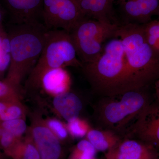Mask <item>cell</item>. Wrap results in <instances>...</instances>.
Here are the masks:
<instances>
[{
    "label": "cell",
    "instance_id": "6da1fadb",
    "mask_svg": "<svg viewBox=\"0 0 159 159\" xmlns=\"http://www.w3.org/2000/svg\"><path fill=\"white\" fill-rule=\"evenodd\" d=\"M116 37L122 41L125 72L122 93L148 87L159 78V55L145 38L142 25H119Z\"/></svg>",
    "mask_w": 159,
    "mask_h": 159
},
{
    "label": "cell",
    "instance_id": "7a4b0ae2",
    "mask_svg": "<svg viewBox=\"0 0 159 159\" xmlns=\"http://www.w3.org/2000/svg\"><path fill=\"white\" fill-rule=\"evenodd\" d=\"M125 63L122 41L115 37L106 43L97 59L81 67L94 91L104 97H113L121 94Z\"/></svg>",
    "mask_w": 159,
    "mask_h": 159
},
{
    "label": "cell",
    "instance_id": "3957f363",
    "mask_svg": "<svg viewBox=\"0 0 159 159\" xmlns=\"http://www.w3.org/2000/svg\"><path fill=\"white\" fill-rule=\"evenodd\" d=\"M48 30L41 22L19 24L9 40L11 66L6 80L19 89L38 60Z\"/></svg>",
    "mask_w": 159,
    "mask_h": 159
},
{
    "label": "cell",
    "instance_id": "277c9868",
    "mask_svg": "<svg viewBox=\"0 0 159 159\" xmlns=\"http://www.w3.org/2000/svg\"><path fill=\"white\" fill-rule=\"evenodd\" d=\"M148 87L104 97L96 109L99 124L116 133L123 130L155 100L147 90Z\"/></svg>",
    "mask_w": 159,
    "mask_h": 159
},
{
    "label": "cell",
    "instance_id": "5b68a950",
    "mask_svg": "<svg viewBox=\"0 0 159 159\" xmlns=\"http://www.w3.org/2000/svg\"><path fill=\"white\" fill-rule=\"evenodd\" d=\"M77 57L70 34L65 30H49L41 54L29 74L28 88L39 87L40 81L46 71L67 66L82 67Z\"/></svg>",
    "mask_w": 159,
    "mask_h": 159
},
{
    "label": "cell",
    "instance_id": "8992f818",
    "mask_svg": "<svg viewBox=\"0 0 159 159\" xmlns=\"http://www.w3.org/2000/svg\"><path fill=\"white\" fill-rule=\"evenodd\" d=\"M119 25L85 17L70 32L82 64L92 62L101 54L106 43L116 37Z\"/></svg>",
    "mask_w": 159,
    "mask_h": 159
},
{
    "label": "cell",
    "instance_id": "52a82bcc",
    "mask_svg": "<svg viewBox=\"0 0 159 159\" xmlns=\"http://www.w3.org/2000/svg\"><path fill=\"white\" fill-rule=\"evenodd\" d=\"M84 18L77 0H43V24L48 30L70 33Z\"/></svg>",
    "mask_w": 159,
    "mask_h": 159
},
{
    "label": "cell",
    "instance_id": "ba28073f",
    "mask_svg": "<svg viewBox=\"0 0 159 159\" xmlns=\"http://www.w3.org/2000/svg\"><path fill=\"white\" fill-rule=\"evenodd\" d=\"M28 131L38 150L41 159H62L63 150L61 141L49 129L45 119L39 112L31 114Z\"/></svg>",
    "mask_w": 159,
    "mask_h": 159
},
{
    "label": "cell",
    "instance_id": "9c48e42d",
    "mask_svg": "<svg viewBox=\"0 0 159 159\" xmlns=\"http://www.w3.org/2000/svg\"><path fill=\"white\" fill-rule=\"evenodd\" d=\"M132 133L140 140L159 151V102L155 99L139 115Z\"/></svg>",
    "mask_w": 159,
    "mask_h": 159
},
{
    "label": "cell",
    "instance_id": "30bf717a",
    "mask_svg": "<svg viewBox=\"0 0 159 159\" xmlns=\"http://www.w3.org/2000/svg\"><path fill=\"white\" fill-rule=\"evenodd\" d=\"M123 24L142 25L159 16V0H117Z\"/></svg>",
    "mask_w": 159,
    "mask_h": 159
},
{
    "label": "cell",
    "instance_id": "8fae6325",
    "mask_svg": "<svg viewBox=\"0 0 159 159\" xmlns=\"http://www.w3.org/2000/svg\"><path fill=\"white\" fill-rule=\"evenodd\" d=\"M104 156L106 159H159V151L140 140L127 139L105 152Z\"/></svg>",
    "mask_w": 159,
    "mask_h": 159
},
{
    "label": "cell",
    "instance_id": "7c38bea8",
    "mask_svg": "<svg viewBox=\"0 0 159 159\" xmlns=\"http://www.w3.org/2000/svg\"><path fill=\"white\" fill-rule=\"evenodd\" d=\"M84 17L100 21L118 24L114 0H77Z\"/></svg>",
    "mask_w": 159,
    "mask_h": 159
},
{
    "label": "cell",
    "instance_id": "4fadbf2b",
    "mask_svg": "<svg viewBox=\"0 0 159 159\" xmlns=\"http://www.w3.org/2000/svg\"><path fill=\"white\" fill-rule=\"evenodd\" d=\"M71 79L64 68H57L46 71L40 81L39 87L47 93L56 97L70 90Z\"/></svg>",
    "mask_w": 159,
    "mask_h": 159
},
{
    "label": "cell",
    "instance_id": "5bb4252c",
    "mask_svg": "<svg viewBox=\"0 0 159 159\" xmlns=\"http://www.w3.org/2000/svg\"><path fill=\"white\" fill-rule=\"evenodd\" d=\"M19 24L37 22L42 19L43 0H7Z\"/></svg>",
    "mask_w": 159,
    "mask_h": 159
},
{
    "label": "cell",
    "instance_id": "9a60e30c",
    "mask_svg": "<svg viewBox=\"0 0 159 159\" xmlns=\"http://www.w3.org/2000/svg\"><path fill=\"white\" fill-rule=\"evenodd\" d=\"M53 105L56 113L67 122L79 117L83 107L81 99L70 90L54 97Z\"/></svg>",
    "mask_w": 159,
    "mask_h": 159
},
{
    "label": "cell",
    "instance_id": "2e32d148",
    "mask_svg": "<svg viewBox=\"0 0 159 159\" xmlns=\"http://www.w3.org/2000/svg\"><path fill=\"white\" fill-rule=\"evenodd\" d=\"M85 137L97 151L104 152L115 148L122 140L116 133L107 129L91 128Z\"/></svg>",
    "mask_w": 159,
    "mask_h": 159
},
{
    "label": "cell",
    "instance_id": "e0dca14e",
    "mask_svg": "<svg viewBox=\"0 0 159 159\" xmlns=\"http://www.w3.org/2000/svg\"><path fill=\"white\" fill-rule=\"evenodd\" d=\"M6 156L11 159H41L38 150L28 131L25 138L20 140Z\"/></svg>",
    "mask_w": 159,
    "mask_h": 159
},
{
    "label": "cell",
    "instance_id": "ac0fdd59",
    "mask_svg": "<svg viewBox=\"0 0 159 159\" xmlns=\"http://www.w3.org/2000/svg\"><path fill=\"white\" fill-rule=\"evenodd\" d=\"M142 26L147 43L159 55V20H151Z\"/></svg>",
    "mask_w": 159,
    "mask_h": 159
},
{
    "label": "cell",
    "instance_id": "d6986e66",
    "mask_svg": "<svg viewBox=\"0 0 159 159\" xmlns=\"http://www.w3.org/2000/svg\"><path fill=\"white\" fill-rule=\"evenodd\" d=\"M97 152L90 142L83 139L74 146L68 159H93Z\"/></svg>",
    "mask_w": 159,
    "mask_h": 159
},
{
    "label": "cell",
    "instance_id": "ffe728a7",
    "mask_svg": "<svg viewBox=\"0 0 159 159\" xmlns=\"http://www.w3.org/2000/svg\"><path fill=\"white\" fill-rule=\"evenodd\" d=\"M27 110L21 100L11 102L8 106L4 113L0 117V122L14 120L25 119Z\"/></svg>",
    "mask_w": 159,
    "mask_h": 159
},
{
    "label": "cell",
    "instance_id": "44dd1931",
    "mask_svg": "<svg viewBox=\"0 0 159 159\" xmlns=\"http://www.w3.org/2000/svg\"><path fill=\"white\" fill-rule=\"evenodd\" d=\"M66 125L69 134L74 139H81L86 137L91 128L87 122L79 117L70 120Z\"/></svg>",
    "mask_w": 159,
    "mask_h": 159
},
{
    "label": "cell",
    "instance_id": "7402d4cb",
    "mask_svg": "<svg viewBox=\"0 0 159 159\" xmlns=\"http://www.w3.org/2000/svg\"><path fill=\"white\" fill-rule=\"evenodd\" d=\"M0 125L9 133L20 139L23 138V135L27 133L29 129L25 119H24L0 122Z\"/></svg>",
    "mask_w": 159,
    "mask_h": 159
},
{
    "label": "cell",
    "instance_id": "603a6c76",
    "mask_svg": "<svg viewBox=\"0 0 159 159\" xmlns=\"http://www.w3.org/2000/svg\"><path fill=\"white\" fill-rule=\"evenodd\" d=\"M45 121L49 129L60 141L62 142L68 139L70 134L66 124L55 118H48Z\"/></svg>",
    "mask_w": 159,
    "mask_h": 159
},
{
    "label": "cell",
    "instance_id": "cb8c5ba5",
    "mask_svg": "<svg viewBox=\"0 0 159 159\" xmlns=\"http://www.w3.org/2000/svg\"><path fill=\"white\" fill-rule=\"evenodd\" d=\"M0 100L10 102L20 100L19 89L6 80L0 81Z\"/></svg>",
    "mask_w": 159,
    "mask_h": 159
},
{
    "label": "cell",
    "instance_id": "d4e9b609",
    "mask_svg": "<svg viewBox=\"0 0 159 159\" xmlns=\"http://www.w3.org/2000/svg\"><path fill=\"white\" fill-rule=\"evenodd\" d=\"M22 139H17L12 135L0 125V148L5 155H7Z\"/></svg>",
    "mask_w": 159,
    "mask_h": 159
},
{
    "label": "cell",
    "instance_id": "484cf974",
    "mask_svg": "<svg viewBox=\"0 0 159 159\" xmlns=\"http://www.w3.org/2000/svg\"><path fill=\"white\" fill-rule=\"evenodd\" d=\"M11 102L0 100V117L4 113L7 107Z\"/></svg>",
    "mask_w": 159,
    "mask_h": 159
},
{
    "label": "cell",
    "instance_id": "4316f807",
    "mask_svg": "<svg viewBox=\"0 0 159 159\" xmlns=\"http://www.w3.org/2000/svg\"><path fill=\"white\" fill-rule=\"evenodd\" d=\"M154 89L155 99L159 102V78L153 84Z\"/></svg>",
    "mask_w": 159,
    "mask_h": 159
},
{
    "label": "cell",
    "instance_id": "83f0119b",
    "mask_svg": "<svg viewBox=\"0 0 159 159\" xmlns=\"http://www.w3.org/2000/svg\"><path fill=\"white\" fill-rule=\"evenodd\" d=\"M4 154L2 152V149L0 148V159H4L5 157H4Z\"/></svg>",
    "mask_w": 159,
    "mask_h": 159
},
{
    "label": "cell",
    "instance_id": "f1b7e54d",
    "mask_svg": "<svg viewBox=\"0 0 159 159\" xmlns=\"http://www.w3.org/2000/svg\"><path fill=\"white\" fill-rule=\"evenodd\" d=\"M93 159H97V158H95Z\"/></svg>",
    "mask_w": 159,
    "mask_h": 159
}]
</instances>
